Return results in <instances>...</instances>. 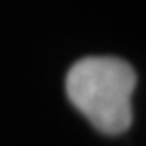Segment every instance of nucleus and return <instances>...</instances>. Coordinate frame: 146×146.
<instances>
[{"mask_svg": "<svg viewBox=\"0 0 146 146\" xmlns=\"http://www.w3.org/2000/svg\"><path fill=\"white\" fill-rule=\"evenodd\" d=\"M67 97L101 133H123L133 118L135 71L112 56H88L67 73Z\"/></svg>", "mask_w": 146, "mask_h": 146, "instance_id": "nucleus-1", "label": "nucleus"}]
</instances>
